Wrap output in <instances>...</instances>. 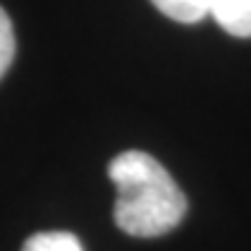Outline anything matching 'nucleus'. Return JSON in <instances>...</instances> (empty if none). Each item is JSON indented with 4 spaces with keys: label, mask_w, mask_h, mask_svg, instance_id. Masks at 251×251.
<instances>
[{
    "label": "nucleus",
    "mask_w": 251,
    "mask_h": 251,
    "mask_svg": "<svg viewBox=\"0 0 251 251\" xmlns=\"http://www.w3.org/2000/svg\"><path fill=\"white\" fill-rule=\"evenodd\" d=\"M108 177L118 192L113 218L123 233L156 238L175 231L185 218V192L151 154L136 149L118 154L108 164Z\"/></svg>",
    "instance_id": "obj_1"
},
{
    "label": "nucleus",
    "mask_w": 251,
    "mask_h": 251,
    "mask_svg": "<svg viewBox=\"0 0 251 251\" xmlns=\"http://www.w3.org/2000/svg\"><path fill=\"white\" fill-rule=\"evenodd\" d=\"M208 16L231 36H251V0H208Z\"/></svg>",
    "instance_id": "obj_2"
},
{
    "label": "nucleus",
    "mask_w": 251,
    "mask_h": 251,
    "mask_svg": "<svg viewBox=\"0 0 251 251\" xmlns=\"http://www.w3.org/2000/svg\"><path fill=\"white\" fill-rule=\"evenodd\" d=\"M24 251H82V244L67 231H44L33 233L24 244Z\"/></svg>",
    "instance_id": "obj_4"
},
{
    "label": "nucleus",
    "mask_w": 251,
    "mask_h": 251,
    "mask_svg": "<svg viewBox=\"0 0 251 251\" xmlns=\"http://www.w3.org/2000/svg\"><path fill=\"white\" fill-rule=\"evenodd\" d=\"M151 3L177 24H198L208 16V0H151Z\"/></svg>",
    "instance_id": "obj_3"
},
{
    "label": "nucleus",
    "mask_w": 251,
    "mask_h": 251,
    "mask_svg": "<svg viewBox=\"0 0 251 251\" xmlns=\"http://www.w3.org/2000/svg\"><path fill=\"white\" fill-rule=\"evenodd\" d=\"M16 56V36H13V24L3 8H0V77H3Z\"/></svg>",
    "instance_id": "obj_5"
}]
</instances>
